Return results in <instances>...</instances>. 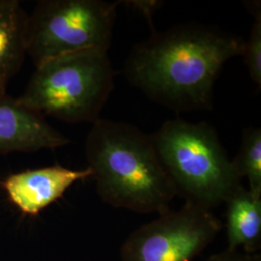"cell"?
<instances>
[{
  "label": "cell",
  "instance_id": "obj_4",
  "mask_svg": "<svg viewBox=\"0 0 261 261\" xmlns=\"http://www.w3.org/2000/svg\"><path fill=\"white\" fill-rule=\"evenodd\" d=\"M115 75L108 51L56 57L36 67L19 101L60 121L93 124L114 88Z\"/></svg>",
  "mask_w": 261,
  "mask_h": 261
},
{
  "label": "cell",
  "instance_id": "obj_6",
  "mask_svg": "<svg viewBox=\"0 0 261 261\" xmlns=\"http://www.w3.org/2000/svg\"><path fill=\"white\" fill-rule=\"evenodd\" d=\"M222 229L211 210L185 202L134 230L120 256L122 261H194Z\"/></svg>",
  "mask_w": 261,
  "mask_h": 261
},
{
  "label": "cell",
  "instance_id": "obj_8",
  "mask_svg": "<svg viewBox=\"0 0 261 261\" xmlns=\"http://www.w3.org/2000/svg\"><path fill=\"white\" fill-rule=\"evenodd\" d=\"M70 140L55 129L45 116L6 92L0 93V156L56 149Z\"/></svg>",
  "mask_w": 261,
  "mask_h": 261
},
{
  "label": "cell",
  "instance_id": "obj_7",
  "mask_svg": "<svg viewBox=\"0 0 261 261\" xmlns=\"http://www.w3.org/2000/svg\"><path fill=\"white\" fill-rule=\"evenodd\" d=\"M91 169L56 165L12 173L1 182L12 204L22 214L36 216L56 202L75 182L91 177Z\"/></svg>",
  "mask_w": 261,
  "mask_h": 261
},
{
  "label": "cell",
  "instance_id": "obj_12",
  "mask_svg": "<svg viewBox=\"0 0 261 261\" xmlns=\"http://www.w3.org/2000/svg\"><path fill=\"white\" fill-rule=\"evenodd\" d=\"M254 17L251 36L245 42L242 56L253 83L261 87V10L260 4H250Z\"/></svg>",
  "mask_w": 261,
  "mask_h": 261
},
{
  "label": "cell",
  "instance_id": "obj_5",
  "mask_svg": "<svg viewBox=\"0 0 261 261\" xmlns=\"http://www.w3.org/2000/svg\"><path fill=\"white\" fill-rule=\"evenodd\" d=\"M118 5L103 0L39 1L28 15V56L37 67L60 56L108 51Z\"/></svg>",
  "mask_w": 261,
  "mask_h": 261
},
{
  "label": "cell",
  "instance_id": "obj_13",
  "mask_svg": "<svg viewBox=\"0 0 261 261\" xmlns=\"http://www.w3.org/2000/svg\"><path fill=\"white\" fill-rule=\"evenodd\" d=\"M207 261H261L259 253H245L239 251H228L219 252L210 256Z\"/></svg>",
  "mask_w": 261,
  "mask_h": 261
},
{
  "label": "cell",
  "instance_id": "obj_14",
  "mask_svg": "<svg viewBox=\"0 0 261 261\" xmlns=\"http://www.w3.org/2000/svg\"><path fill=\"white\" fill-rule=\"evenodd\" d=\"M121 2L142 13L145 16V18L148 19L152 32L156 31L152 22V15L154 12H156L159 9V7L162 5L163 2H160V1H121Z\"/></svg>",
  "mask_w": 261,
  "mask_h": 261
},
{
  "label": "cell",
  "instance_id": "obj_3",
  "mask_svg": "<svg viewBox=\"0 0 261 261\" xmlns=\"http://www.w3.org/2000/svg\"><path fill=\"white\" fill-rule=\"evenodd\" d=\"M152 139L177 196L187 203L212 211L242 186L217 132L205 122L168 120Z\"/></svg>",
  "mask_w": 261,
  "mask_h": 261
},
{
  "label": "cell",
  "instance_id": "obj_2",
  "mask_svg": "<svg viewBox=\"0 0 261 261\" xmlns=\"http://www.w3.org/2000/svg\"><path fill=\"white\" fill-rule=\"evenodd\" d=\"M85 156L105 203L140 214H164L177 196L159 158L152 135L109 119L94 122Z\"/></svg>",
  "mask_w": 261,
  "mask_h": 261
},
{
  "label": "cell",
  "instance_id": "obj_11",
  "mask_svg": "<svg viewBox=\"0 0 261 261\" xmlns=\"http://www.w3.org/2000/svg\"><path fill=\"white\" fill-rule=\"evenodd\" d=\"M231 162L238 177L247 178L249 191L261 196L260 129L250 127L243 130L240 148Z\"/></svg>",
  "mask_w": 261,
  "mask_h": 261
},
{
  "label": "cell",
  "instance_id": "obj_10",
  "mask_svg": "<svg viewBox=\"0 0 261 261\" xmlns=\"http://www.w3.org/2000/svg\"><path fill=\"white\" fill-rule=\"evenodd\" d=\"M226 204V236L228 251L243 249L245 253H257L261 246V196L240 186Z\"/></svg>",
  "mask_w": 261,
  "mask_h": 261
},
{
  "label": "cell",
  "instance_id": "obj_1",
  "mask_svg": "<svg viewBox=\"0 0 261 261\" xmlns=\"http://www.w3.org/2000/svg\"><path fill=\"white\" fill-rule=\"evenodd\" d=\"M245 40L221 28L187 22L152 32L133 47L124 74L150 100L176 112L211 110L214 84Z\"/></svg>",
  "mask_w": 261,
  "mask_h": 261
},
{
  "label": "cell",
  "instance_id": "obj_9",
  "mask_svg": "<svg viewBox=\"0 0 261 261\" xmlns=\"http://www.w3.org/2000/svg\"><path fill=\"white\" fill-rule=\"evenodd\" d=\"M28 14L18 0H0V93L20 71L28 56Z\"/></svg>",
  "mask_w": 261,
  "mask_h": 261
}]
</instances>
